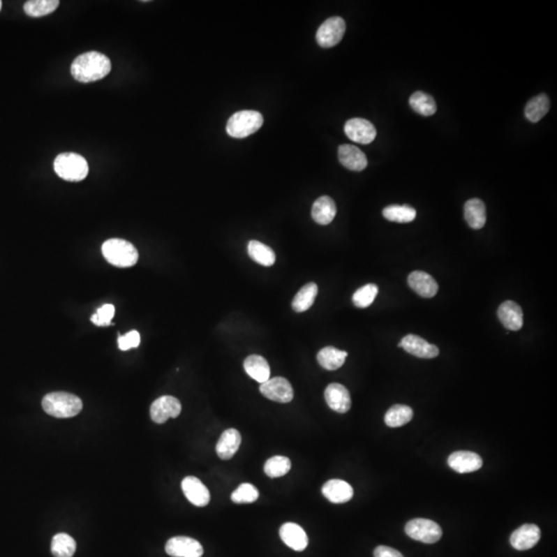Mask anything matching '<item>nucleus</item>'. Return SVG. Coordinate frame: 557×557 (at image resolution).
I'll use <instances>...</instances> for the list:
<instances>
[{
  "label": "nucleus",
  "instance_id": "4c0bfd02",
  "mask_svg": "<svg viewBox=\"0 0 557 557\" xmlns=\"http://www.w3.org/2000/svg\"><path fill=\"white\" fill-rule=\"evenodd\" d=\"M114 315H115V306L111 304H103L94 315H92L91 321L97 326L111 325Z\"/></svg>",
  "mask_w": 557,
  "mask_h": 557
},
{
  "label": "nucleus",
  "instance_id": "72a5a7b5",
  "mask_svg": "<svg viewBox=\"0 0 557 557\" xmlns=\"http://www.w3.org/2000/svg\"><path fill=\"white\" fill-rule=\"evenodd\" d=\"M59 6L58 0H30L24 4V12L34 18L46 16L56 10Z\"/></svg>",
  "mask_w": 557,
  "mask_h": 557
},
{
  "label": "nucleus",
  "instance_id": "1a4fd4ad",
  "mask_svg": "<svg viewBox=\"0 0 557 557\" xmlns=\"http://www.w3.org/2000/svg\"><path fill=\"white\" fill-rule=\"evenodd\" d=\"M182 411V405L176 397L163 395L151 406L150 415L152 420L158 424H163L170 418H177Z\"/></svg>",
  "mask_w": 557,
  "mask_h": 557
},
{
  "label": "nucleus",
  "instance_id": "b1692460",
  "mask_svg": "<svg viewBox=\"0 0 557 557\" xmlns=\"http://www.w3.org/2000/svg\"><path fill=\"white\" fill-rule=\"evenodd\" d=\"M336 215V202L329 196H321L313 205L312 218L320 225L332 223Z\"/></svg>",
  "mask_w": 557,
  "mask_h": 557
},
{
  "label": "nucleus",
  "instance_id": "6e6552de",
  "mask_svg": "<svg viewBox=\"0 0 557 557\" xmlns=\"http://www.w3.org/2000/svg\"><path fill=\"white\" fill-rule=\"evenodd\" d=\"M259 389L263 396L281 403H290L295 396L290 382L282 377L267 380V382L261 384Z\"/></svg>",
  "mask_w": 557,
  "mask_h": 557
},
{
  "label": "nucleus",
  "instance_id": "bb28decb",
  "mask_svg": "<svg viewBox=\"0 0 557 557\" xmlns=\"http://www.w3.org/2000/svg\"><path fill=\"white\" fill-rule=\"evenodd\" d=\"M550 109V101L545 93L537 95L533 97L526 105L524 114H526V119L530 122L537 123L542 118L547 115Z\"/></svg>",
  "mask_w": 557,
  "mask_h": 557
},
{
  "label": "nucleus",
  "instance_id": "c756f323",
  "mask_svg": "<svg viewBox=\"0 0 557 557\" xmlns=\"http://www.w3.org/2000/svg\"><path fill=\"white\" fill-rule=\"evenodd\" d=\"M317 295H318V286L315 283L304 285L293 299V310L297 313L309 310L314 304Z\"/></svg>",
  "mask_w": 557,
  "mask_h": 557
},
{
  "label": "nucleus",
  "instance_id": "5701e85b",
  "mask_svg": "<svg viewBox=\"0 0 557 557\" xmlns=\"http://www.w3.org/2000/svg\"><path fill=\"white\" fill-rule=\"evenodd\" d=\"M464 218L473 230H481L487 223V208L479 198L468 200L464 205Z\"/></svg>",
  "mask_w": 557,
  "mask_h": 557
},
{
  "label": "nucleus",
  "instance_id": "a878e982",
  "mask_svg": "<svg viewBox=\"0 0 557 557\" xmlns=\"http://www.w3.org/2000/svg\"><path fill=\"white\" fill-rule=\"evenodd\" d=\"M348 353L334 348V347H325L319 351L317 360L323 369L327 371H336L345 364Z\"/></svg>",
  "mask_w": 557,
  "mask_h": 557
},
{
  "label": "nucleus",
  "instance_id": "f3484780",
  "mask_svg": "<svg viewBox=\"0 0 557 557\" xmlns=\"http://www.w3.org/2000/svg\"><path fill=\"white\" fill-rule=\"evenodd\" d=\"M338 155L342 165L353 172H362L368 166L366 154L353 144H341Z\"/></svg>",
  "mask_w": 557,
  "mask_h": 557
},
{
  "label": "nucleus",
  "instance_id": "4be33fe9",
  "mask_svg": "<svg viewBox=\"0 0 557 557\" xmlns=\"http://www.w3.org/2000/svg\"><path fill=\"white\" fill-rule=\"evenodd\" d=\"M242 437L239 431L235 429H228L222 433L219 441L216 446V452L218 456L223 461L232 459L233 455L239 450L241 445Z\"/></svg>",
  "mask_w": 557,
  "mask_h": 557
},
{
  "label": "nucleus",
  "instance_id": "7c9ffc66",
  "mask_svg": "<svg viewBox=\"0 0 557 557\" xmlns=\"http://www.w3.org/2000/svg\"><path fill=\"white\" fill-rule=\"evenodd\" d=\"M409 103L412 109L422 116H431L437 112V103L433 97L422 91L413 93Z\"/></svg>",
  "mask_w": 557,
  "mask_h": 557
},
{
  "label": "nucleus",
  "instance_id": "c85d7f7f",
  "mask_svg": "<svg viewBox=\"0 0 557 557\" xmlns=\"http://www.w3.org/2000/svg\"><path fill=\"white\" fill-rule=\"evenodd\" d=\"M413 416V410L409 406L394 405L386 412L384 420L387 426L395 429V427H401L409 423Z\"/></svg>",
  "mask_w": 557,
  "mask_h": 557
},
{
  "label": "nucleus",
  "instance_id": "6ab92c4d",
  "mask_svg": "<svg viewBox=\"0 0 557 557\" xmlns=\"http://www.w3.org/2000/svg\"><path fill=\"white\" fill-rule=\"evenodd\" d=\"M498 319L507 329H521L523 325V312L521 306L515 302L507 301L500 304L498 311Z\"/></svg>",
  "mask_w": 557,
  "mask_h": 557
},
{
  "label": "nucleus",
  "instance_id": "0eeeda50",
  "mask_svg": "<svg viewBox=\"0 0 557 557\" xmlns=\"http://www.w3.org/2000/svg\"><path fill=\"white\" fill-rule=\"evenodd\" d=\"M346 31V23L341 17L327 19L317 30L316 40L319 46L332 47L342 40Z\"/></svg>",
  "mask_w": 557,
  "mask_h": 557
},
{
  "label": "nucleus",
  "instance_id": "9b49d317",
  "mask_svg": "<svg viewBox=\"0 0 557 557\" xmlns=\"http://www.w3.org/2000/svg\"><path fill=\"white\" fill-rule=\"evenodd\" d=\"M345 133L350 140L357 144H369L377 135L375 126L366 119L353 118L347 121L345 124Z\"/></svg>",
  "mask_w": 557,
  "mask_h": 557
},
{
  "label": "nucleus",
  "instance_id": "f03ea898",
  "mask_svg": "<svg viewBox=\"0 0 557 557\" xmlns=\"http://www.w3.org/2000/svg\"><path fill=\"white\" fill-rule=\"evenodd\" d=\"M43 409L55 418H71L83 409V403L77 395L68 392H51L43 399Z\"/></svg>",
  "mask_w": 557,
  "mask_h": 557
},
{
  "label": "nucleus",
  "instance_id": "2eb2a0df",
  "mask_svg": "<svg viewBox=\"0 0 557 557\" xmlns=\"http://www.w3.org/2000/svg\"><path fill=\"white\" fill-rule=\"evenodd\" d=\"M541 539V530L535 524H524L518 528L510 537L512 547L519 551L532 549Z\"/></svg>",
  "mask_w": 557,
  "mask_h": 557
},
{
  "label": "nucleus",
  "instance_id": "423d86ee",
  "mask_svg": "<svg viewBox=\"0 0 557 557\" xmlns=\"http://www.w3.org/2000/svg\"><path fill=\"white\" fill-rule=\"evenodd\" d=\"M406 534L411 539L425 544H435L442 537L441 526L433 520L416 518L406 524Z\"/></svg>",
  "mask_w": 557,
  "mask_h": 557
},
{
  "label": "nucleus",
  "instance_id": "dca6fc26",
  "mask_svg": "<svg viewBox=\"0 0 557 557\" xmlns=\"http://www.w3.org/2000/svg\"><path fill=\"white\" fill-rule=\"evenodd\" d=\"M182 490L187 500L196 507H206L211 500L208 488L196 477H186L182 481Z\"/></svg>",
  "mask_w": 557,
  "mask_h": 557
},
{
  "label": "nucleus",
  "instance_id": "a211bd4d",
  "mask_svg": "<svg viewBox=\"0 0 557 557\" xmlns=\"http://www.w3.org/2000/svg\"><path fill=\"white\" fill-rule=\"evenodd\" d=\"M408 283L418 295L425 299L435 297L439 290L437 281L425 272L415 271L410 274Z\"/></svg>",
  "mask_w": 557,
  "mask_h": 557
},
{
  "label": "nucleus",
  "instance_id": "f704fd0d",
  "mask_svg": "<svg viewBox=\"0 0 557 557\" xmlns=\"http://www.w3.org/2000/svg\"><path fill=\"white\" fill-rule=\"evenodd\" d=\"M291 468L290 459L285 456L272 457L265 464V473L269 478H280L288 474Z\"/></svg>",
  "mask_w": 557,
  "mask_h": 557
},
{
  "label": "nucleus",
  "instance_id": "aec40b11",
  "mask_svg": "<svg viewBox=\"0 0 557 557\" xmlns=\"http://www.w3.org/2000/svg\"><path fill=\"white\" fill-rule=\"evenodd\" d=\"M280 537L288 547L295 551H304L309 544L308 535L304 528L292 522H287L281 526Z\"/></svg>",
  "mask_w": 557,
  "mask_h": 557
},
{
  "label": "nucleus",
  "instance_id": "2f4dec72",
  "mask_svg": "<svg viewBox=\"0 0 557 557\" xmlns=\"http://www.w3.org/2000/svg\"><path fill=\"white\" fill-rule=\"evenodd\" d=\"M77 549V543L70 535L57 534L52 539L51 551L55 557H73Z\"/></svg>",
  "mask_w": 557,
  "mask_h": 557
},
{
  "label": "nucleus",
  "instance_id": "ddd939ff",
  "mask_svg": "<svg viewBox=\"0 0 557 557\" xmlns=\"http://www.w3.org/2000/svg\"><path fill=\"white\" fill-rule=\"evenodd\" d=\"M448 464L453 470L459 474L476 472L483 466L480 455L470 451H456L449 456Z\"/></svg>",
  "mask_w": 557,
  "mask_h": 557
},
{
  "label": "nucleus",
  "instance_id": "cd10ccee",
  "mask_svg": "<svg viewBox=\"0 0 557 557\" xmlns=\"http://www.w3.org/2000/svg\"><path fill=\"white\" fill-rule=\"evenodd\" d=\"M248 254L255 262L263 267H272L276 261V254L271 247L258 241H250Z\"/></svg>",
  "mask_w": 557,
  "mask_h": 557
},
{
  "label": "nucleus",
  "instance_id": "7ed1b4c3",
  "mask_svg": "<svg viewBox=\"0 0 557 557\" xmlns=\"http://www.w3.org/2000/svg\"><path fill=\"white\" fill-rule=\"evenodd\" d=\"M103 257L107 262L118 267H131L137 265L139 260V252L137 248L122 239H107L103 243Z\"/></svg>",
  "mask_w": 557,
  "mask_h": 557
},
{
  "label": "nucleus",
  "instance_id": "412c9836",
  "mask_svg": "<svg viewBox=\"0 0 557 557\" xmlns=\"http://www.w3.org/2000/svg\"><path fill=\"white\" fill-rule=\"evenodd\" d=\"M322 493L332 504H344L353 498L354 490L346 481L332 479L323 485Z\"/></svg>",
  "mask_w": 557,
  "mask_h": 557
},
{
  "label": "nucleus",
  "instance_id": "4468645a",
  "mask_svg": "<svg viewBox=\"0 0 557 557\" xmlns=\"http://www.w3.org/2000/svg\"><path fill=\"white\" fill-rule=\"evenodd\" d=\"M325 397L328 407L334 412L344 414L351 409V396L348 389L342 384H329L326 387Z\"/></svg>",
  "mask_w": 557,
  "mask_h": 557
},
{
  "label": "nucleus",
  "instance_id": "ea45409f",
  "mask_svg": "<svg viewBox=\"0 0 557 557\" xmlns=\"http://www.w3.org/2000/svg\"><path fill=\"white\" fill-rule=\"evenodd\" d=\"M373 557H403L401 552L387 546H379L373 551Z\"/></svg>",
  "mask_w": 557,
  "mask_h": 557
},
{
  "label": "nucleus",
  "instance_id": "c9c22d12",
  "mask_svg": "<svg viewBox=\"0 0 557 557\" xmlns=\"http://www.w3.org/2000/svg\"><path fill=\"white\" fill-rule=\"evenodd\" d=\"M378 292H379V289H378L377 285L368 284L366 286L360 287L358 290L355 291L352 301L357 308H368L375 301Z\"/></svg>",
  "mask_w": 557,
  "mask_h": 557
},
{
  "label": "nucleus",
  "instance_id": "473e14b6",
  "mask_svg": "<svg viewBox=\"0 0 557 557\" xmlns=\"http://www.w3.org/2000/svg\"><path fill=\"white\" fill-rule=\"evenodd\" d=\"M416 209L408 205L399 206L392 205L383 209V216L388 221L397 222V223H409L414 221L416 218Z\"/></svg>",
  "mask_w": 557,
  "mask_h": 557
},
{
  "label": "nucleus",
  "instance_id": "393cba45",
  "mask_svg": "<svg viewBox=\"0 0 557 557\" xmlns=\"http://www.w3.org/2000/svg\"><path fill=\"white\" fill-rule=\"evenodd\" d=\"M244 368H245L246 373L252 379L260 384L265 383L271 377V368H269V362L262 356H248L244 362Z\"/></svg>",
  "mask_w": 557,
  "mask_h": 557
},
{
  "label": "nucleus",
  "instance_id": "58836bf2",
  "mask_svg": "<svg viewBox=\"0 0 557 557\" xmlns=\"http://www.w3.org/2000/svg\"><path fill=\"white\" fill-rule=\"evenodd\" d=\"M140 336L137 330H131L124 336H119L118 346L122 351H127L133 348H138L140 346Z\"/></svg>",
  "mask_w": 557,
  "mask_h": 557
},
{
  "label": "nucleus",
  "instance_id": "39448f33",
  "mask_svg": "<svg viewBox=\"0 0 557 557\" xmlns=\"http://www.w3.org/2000/svg\"><path fill=\"white\" fill-rule=\"evenodd\" d=\"M262 124L263 117L259 112H237L228 120L226 131L230 137L244 139L256 133Z\"/></svg>",
  "mask_w": 557,
  "mask_h": 557
},
{
  "label": "nucleus",
  "instance_id": "f8f14e48",
  "mask_svg": "<svg viewBox=\"0 0 557 557\" xmlns=\"http://www.w3.org/2000/svg\"><path fill=\"white\" fill-rule=\"evenodd\" d=\"M397 347L405 349V351L416 357L424 358V359L437 357L440 353V350L437 346L429 344L424 339L415 336V334L406 336L397 345Z\"/></svg>",
  "mask_w": 557,
  "mask_h": 557
},
{
  "label": "nucleus",
  "instance_id": "e433bc0d",
  "mask_svg": "<svg viewBox=\"0 0 557 557\" xmlns=\"http://www.w3.org/2000/svg\"><path fill=\"white\" fill-rule=\"evenodd\" d=\"M258 498V489L250 483L239 485L232 494V500L235 504H251Z\"/></svg>",
  "mask_w": 557,
  "mask_h": 557
},
{
  "label": "nucleus",
  "instance_id": "a19ab883",
  "mask_svg": "<svg viewBox=\"0 0 557 557\" xmlns=\"http://www.w3.org/2000/svg\"><path fill=\"white\" fill-rule=\"evenodd\" d=\"M1 8H2V2L0 1V10H1Z\"/></svg>",
  "mask_w": 557,
  "mask_h": 557
},
{
  "label": "nucleus",
  "instance_id": "f257e3e1",
  "mask_svg": "<svg viewBox=\"0 0 557 557\" xmlns=\"http://www.w3.org/2000/svg\"><path fill=\"white\" fill-rule=\"evenodd\" d=\"M112 70V62L105 54L87 52L75 58L71 64V75L82 83H91L107 77Z\"/></svg>",
  "mask_w": 557,
  "mask_h": 557
},
{
  "label": "nucleus",
  "instance_id": "20e7f679",
  "mask_svg": "<svg viewBox=\"0 0 557 557\" xmlns=\"http://www.w3.org/2000/svg\"><path fill=\"white\" fill-rule=\"evenodd\" d=\"M56 174L68 182L83 181L89 174L87 161L77 153H61L54 161Z\"/></svg>",
  "mask_w": 557,
  "mask_h": 557
},
{
  "label": "nucleus",
  "instance_id": "9d476101",
  "mask_svg": "<svg viewBox=\"0 0 557 557\" xmlns=\"http://www.w3.org/2000/svg\"><path fill=\"white\" fill-rule=\"evenodd\" d=\"M165 552L172 557H202L204 548L202 544L189 537H174L168 540Z\"/></svg>",
  "mask_w": 557,
  "mask_h": 557
}]
</instances>
